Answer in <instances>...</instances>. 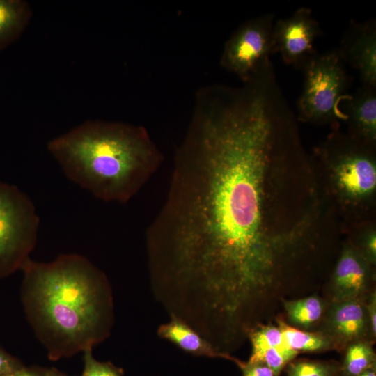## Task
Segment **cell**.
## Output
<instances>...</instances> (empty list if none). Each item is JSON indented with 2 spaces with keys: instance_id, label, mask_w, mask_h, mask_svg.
<instances>
[{
  "instance_id": "obj_5",
  "label": "cell",
  "mask_w": 376,
  "mask_h": 376,
  "mask_svg": "<svg viewBox=\"0 0 376 376\" xmlns=\"http://www.w3.org/2000/svg\"><path fill=\"white\" fill-rule=\"evenodd\" d=\"M39 226L29 196L14 185L0 182V279L21 270L30 258Z\"/></svg>"
},
{
  "instance_id": "obj_23",
  "label": "cell",
  "mask_w": 376,
  "mask_h": 376,
  "mask_svg": "<svg viewBox=\"0 0 376 376\" xmlns=\"http://www.w3.org/2000/svg\"><path fill=\"white\" fill-rule=\"evenodd\" d=\"M243 376H278V375L269 367L263 363H245L239 366Z\"/></svg>"
},
{
  "instance_id": "obj_25",
  "label": "cell",
  "mask_w": 376,
  "mask_h": 376,
  "mask_svg": "<svg viewBox=\"0 0 376 376\" xmlns=\"http://www.w3.org/2000/svg\"><path fill=\"white\" fill-rule=\"evenodd\" d=\"M376 301H375V295H374L372 297L370 303L369 304V307L368 308L369 313L368 314L369 317V322L370 326L371 328V331L373 335L374 336H375L376 333Z\"/></svg>"
},
{
  "instance_id": "obj_7",
  "label": "cell",
  "mask_w": 376,
  "mask_h": 376,
  "mask_svg": "<svg viewBox=\"0 0 376 376\" xmlns=\"http://www.w3.org/2000/svg\"><path fill=\"white\" fill-rule=\"evenodd\" d=\"M320 33L319 23L308 8H299L274 25L277 52L285 63L300 69L317 53L314 42Z\"/></svg>"
},
{
  "instance_id": "obj_24",
  "label": "cell",
  "mask_w": 376,
  "mask_h": 376,
  "mask_svg": "<svg viewBox=\"0 0 376 376\" xmlns=\"http://www.w3.org/2000/svg\"><path fill=\"white\" fill-rule=\"evenodd\" d=\"M44 368L23 366L17 370L6 376H43Z\"/></svg>"
},
{
  "instance_id": "obj_14",
  "label": "cell",
  "mask_w": 376,
  "mask_h": 376,
  "mask_svg": "<svg viewBox=\"0 0 376 376\" xmlns=\"http://www.w3.org/2000/svg\"><path fill=\"white\" fill-rule=\"evenodd\" d=\"M32 17L30 5L24 0H0V49L15 42Z\"/></svg>"
},
{
  "instance_id": "obj_4",
  "label": "cell",
  "mask_w": 376,
  "mask_h": 376,
  "mask_svg": "<svg viewBox=\"0 0 376 376\" xmlns=\"http://www.w3.org/2000/svg\"><path fill=\"white\" fill-rule=\"evenodd\" d=\"M301 70L304 79L297 102L299 119L334 123L345 120L340 104L349 95L350 79L338 50L316 53Z\"/></svg>"
},
{
  "instance_id": "obj_16",
  "label": "cell",
  "mask_w": 376,
  "mask_h": 376,
  "mask_svg": "<svg viewBox=\"0 0 376 376\" xmlns=\"http://www.w3.org/2000/svg\"><path fill=\"white\" fill-rule=\"evenodd\" d=\"M324 307L322 300L315 296L285 302L290 322L304 327H310L318 321L322 315Z\"/></svg>"
},
{
  "instance_id": "obj_20",
  "label": "cell",
  "mask_w": 376,
  "mask_h": 376,
  "mask_svg": "<svg viewBox=\"0 0 376 376\" xmlns=\"http://www.w3.org/2000/svg\"><path fill=\"white\" fill-rule=\"evenodd\" d=\"M297 354V351L290 347L270 348L260 354L253 363H263L279 375L283 368L292 360Z\"/></svg>"
},
{
  "instance_id": "obj_1",
  "label": "cell",
  "mask_w": 376,
  "mask_h": 376,
  "mask_svg": "<svg viewBox=\"0 0 376 376\" xmlns=\"http://www.w3.org/2000/svg\"><path fill=\"white\" fill-rule=\"evenodd\" d=\"M166 201L146 232L156 298L195 321L247 317L276 279L290 235L266 226L267 171L292 149L284 110L268 95L196 101Z\"/></svg>"
},
{
  "instance_id": "obj_11",
  "label": "cell",
  "mask_w": 376,
  "mask_h": 376,
  "mask_svg": "<svg viewBox=\"0 0 376 376\" xmlns=\"http://www.w3.org/2000/svg\"><path fill=\"white\" fill-rule=\"evenodd\" d=\"M368 281V272L362 258L351 249L345 251L334 276L336 301L358 299L365 291Z\"/></svg>"
},
{
  "instance_id": "obj_10",
  "label": "cell",
  "mask_w": 376,
  "mask_h": 376,
  "mask_svg": "<svg viewBox=\"0 0 376 376\" xmlns=\"http://www.w3.org/2000/svg\"><path fill=\"white\" fill-rule=\"evenodd\" d=\"M340 108L357 140L372 144L376 134V87L362 85L343 100Z\"/></svg>"
},
{
  "instance_id": "obj_13",
  "label": "cell",
  "mask_w": 376,
  "mask_h": 376,
  "mask_svg": "<svg viewBox=\"0 0 376 376\" xmlns=\"http://www.w3.org/2000/svg\"><path fill=\"white\" fill-rule=\"evenodd\" d=\"M368 313L358 299L336 301L331 311L330 328L336 338L347 342L362 336L368 322Z\"/></svg>"
},
{
  "instance_id": "obj_27",
  "label": "cell",
  "mask_w": 376,
  "mask_h": 376,
  "mask_svg": "<svg viewBox=\"0 0 376 376\" xmlns=\"http://www.w3.org/2000/svg\"><path fill=\"white\" fill-rule=\"evenodd\" d=\"M43 376H68L57 368L52 367L50 368H45Z\"/></svg>"
},
{
  "instance_id": "obj_18",
  "label": "cell",
  "mask_w": 376,
  "mask_h": 376,
  "mask_svg": "<svg viewBox=\"0 0 376 376\" xmlns=\"http://www.w3.org/2000/svg\"><path fill=\"white\" fill-rule=\"evenodd\" d=\"M375 354L368 344L359 342L350 345L346 352L343 364L345 376H357L373 368Z\"/></svg>"
},
{
  "instance_id": "obj_2",
  "label": "cell",
  "mask_w": 376,
  "mask_h": 376,
  "mask_svg": "<svg viewBox=\"0 0 376 376\" xmlns=\"http://www.w3.org/2000/svg\"><path fill=\"white\" fill-rule=\"evenodd\" d=\"M21 271L24 311L50 360L72 357L109 337L114 320L111 285L87 258H29Z\"/></svg>"
},
{
  "instance_id": "obj_17",
  "label": "cell",
  "mask_w": 376,
  "mask_h": 376,
  "mask_svg": "<svg viewBox=\"0 0 376 376\" xmlns=\"http://www.w3.org/2000/svg\"><path fill=\"white\" fill-rule=\"evenodd\" d=\"M249 336L252 345L249 363H253L266 350L290 347L279 327L263 326L251 330Z\"/></svg>"
},
{
  "instance_id": "obj_6",
  "label": "cell",
  "mask_w": 376,
  "mask_h": 376,
  "mask_svg": "<svg viewBox=\"0 0 376 376\" xmlns=\"http://www.w3.org/2000/svg\"><path fill=\"white\" fill-rule=\"evenodd\" d=\"M274 15L265 14L240 26L226 41L220 64L247 81L277 52L274 35Z\"/></svg>"
},
{
  "instance_id": "obj_28",
  "label": "cell",
  "mask_w": 376,
  "mask_h": 376,
  "mask_svg": "<svg viewBox=\"0 0 376 376\" xmlns=\"http://www.w3.org/2000/svg\"><path fill=\"white\" fill-rule=\"evenodd\" d=\"M357 376H376V373L373 368H371Z\"/></svg>"
},
{
  "instance_id": "obj_22",
  "label": "cell",
  "mask_w": 376,
  "mask_h": 376,
  "mask_svg": "<svg viewBox=\"0 0 376 376\" xmlns=\"http://www.w3.org/2000/svg\"><path fill=\"white\" fill-rule=\"evenodd\" d=\"M23 366L18 359L0 347V376H6Z\"/></svg>"
},
{
  "instance_id": "obj_12",
  "label": "cell",
  "mask_w": 376,
  "mask_h": 376,
  "mask_svg": "<svg viewBox=\"0 0 376 376\" xmlns=\"http://www.w3.org/2000/svg\"><path fill=\"white\" fill-rule=\"evenodd\" d=\"M157 334L187 353L196 356L229 359L238 366L242 363L228 354L218 352L196 330L178 318H171L169 322L161 324L157 329Z\"/></svg>"
},
{
  "instance_id": "obj_19",
  "label": "cell",
  "mask_w": 376,
  "mask_h": 376,
  "mask_svg": "<svg viewBox=\"0 0 376 376\" xmlns=\"http://www.w3.org/2000/svg\"><path fill=\"white\" fill-rule=\"evenodd\" d=\"M336 372L335 366L314 361H296L288 368V376H334Z\"/></svg>"
},
{
  "instance_id": "obj_26",
  "label": "cell",
  "mask_w": 376,
  "mask_h": 376,
  "mask_svg": "<svg viewBox=\"0 0 376 376\" xmlns=\"http://www.w3.org/2000/svg\"><path fill=\"white\" fill-rule=\"evenodd\" d=\"M367 248L372 258L375 259L376 255V237L375 234H372L368 239Z\"/></svg>"
},
{
  "instance_id": "obj_8",
  "label": "cell",
  "mask_w": 376,
  "mask_h": 376,
  "mask_svg": "<svg viewBox=\"0 0 376 376\" xmlns=\"http://www.w3.org/2000/svg\"><path fill=\"white\" fill-rule=\"evenodd\" d=\"M334 144L325 152L336 160V178L342 189L350 195L362 197L372 193L376 186V167L368 152L361 145Z\"/></svg>"
},
{
  "instance_id": "obj_15",
  "label": "cell",
  "mask_w": 376,
  "mask_h": 376,
  "mask_svg": "<svg viewBox=\"0 0 376 376\" xmlns=\"http://www.w3.org/2000/svg\"><path fill=\"white\" fill-rule=\"evenodd\" d=\"M279 324L288 345L297 352L324 350L332 345L331 338L321 334L299 330L281 320Z\"/></svg>"
},
{
  "instance_id": "obj_3",
  "label": "cell",
  "mask_w": 376,
  "mask_h": 376,
  "mask_svg": "<svg viewBox=\"0 0 376 376\" xmlns=\"http://www.w3.org/2000/svg\"><path fill=\"white\" fill-rule=\"evenodd\" d=\"M47 148L70 180L107 202H128L163 160L143 126L120 121L86 120Z\"/></svg>"
},
{
  "instance_id": "obj_9",
  "label": "cell",
  "mask_w": 376,
  "mask_h": 376,
  "mask_svg": "<svg viewBox=\"0 0 376 376\" xmlns=\"http://www.w3.org/2000/svg\"><path fill=\"white\" fill-rule=\"evenodd\" d=\"M338 50L341 59L359 73L362 85L376 87V24L350 21Z\"/></svg>"
},
{
  "instance_id": "obj_21",
  "label": "cell",
  "mask_w": 376,
  "mask_h": 376,
  "mask_svg": "<svg viewBox=\"0 0 376 376\" xmlns=\"http://www.w3.org/2000/svg\"><path fill=\"white\" fill-rule=\"evenodd\" d=\"M93 348H87L84 352V370L81 376H123L122 370L111 362L96 360L93 355Z\"/></svg>"
}]
</instances>
